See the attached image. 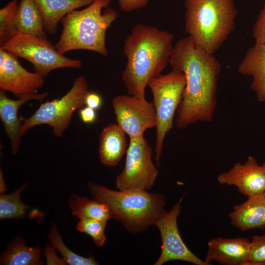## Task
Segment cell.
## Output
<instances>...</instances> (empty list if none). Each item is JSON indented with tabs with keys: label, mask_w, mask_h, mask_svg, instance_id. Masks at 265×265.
<instances>
[{
	"label": "cell",
	"mask_w": 265,
	"mask_h": 265,
	"mask_svg": "<svg viewBox=\"0 0 265 265\" xmlns=\"http://www.w3.org/2000/svg\"><path fill=\"white\" fill-rule=\"evenodd\" d=\"M117 124L130 138L144 135L156 127L157 117L153 103L145 97L130 95L115 96L111 101Z\"/></svg>",
	"instance_id": "10"
},
{
	"label": "cell",
	"mask_w": 265,
	"mask_h": 265,
	"mask_svg": "<svg viewBox=\"0 0 265 265\" xmlns=\"http://www.w3.org/2000/svg\"><path fill=\"white\" fill-rule=\"evenodd\" d=\"M0 193H4L3 192L6 190V187L1 171L0 173Z\"/></svg>",
	"instance_id": "33"
},
{
	"label": "cell",
	"mask_w": 265,
	"mask_h": 265,
	"mask_svg": "<svg viewBox=\"0 0 265 265\" xmlns=\"http://www.w3.org/2000/svg\"><path fill=\"white\" fill-rule=\"evenodd\" d=\"M79 115L81 120L86 124L94 123L97 117L96 110L87 106L80 109Z\"/></svg>",
	"instance_id": "31"
},
{
	"label": "cell",
	"mask_w": 265,
	"mask_h": 265,
	"mask_svg": "<svg viewBox=\"0 0 265 265\" xmlns=\"http://www.w3.org/2000/svg\"><path fill=\"white\" fill-rule=\"evenodd\" d=\"M18 5L17 0H12L0 9V47L17 32L16 15Z\"/></svg>",
	"instance_id": "25"
},
{
	"label": "cell",
	"mask_w": 265,
	"mask_h": 265,
	"mask_svg": "<svg viewBox=\"0 0 265 265\" xmlns=\"http://www.w3.org/2000/svg\"><path fill=\"white\" fill-rule=\"evenodd\" d=\"M69 206L72 215L79 219L92 218L107 221L112 218L108 207L95 199L73 194L70 197Z\"/></svg>",
	"instance_id": "22"
},
{
	"label": "cell",
	"mask_w": 265,
	"mask_h": 265,
	"mask_svg": "<svg viewBox=\"0 0 265 265\" xmlns=\"http://www.w3.org/2000/svg\"><path fill=\"white\" fill-rule=\"evenodd\" d=\"M112 0H94L81 10H74L61 20L62 30L55 44L61 54L74 50L108 54L106 37L107 29L118 18L117 12L108 7Z\"/></svg>",
	"instance_id": "3"
},
{
	"label": "cell",
	"mask_w": 265,
	"mask_h": 265,
	"mask_svg": "<svg viewBox=\"0 0 265 265\" xmlns=\"http://www.w3.org/2000/svg\"><path fill=\"white\" fill-rule=\"evenodd\" d=\"M102 103L101 96L97 93L89 91L85 96V105L95 110L99 109L102 105Z\"/></svg>",
	"instance_id": "30"
},
{
	"label": "cell",
	"mask_w": 265,
	"mask_h": 265,
	"mask_svg": "<svg viewBox=\"0 0 265 265\" xmlns=\"http://www.w3.org/2000/svg\"><path fill=\"white\" fill-rule=\"evenodd\" d=\"M41 250L38 247H29L19 237L13 240L2 253L0 265H37L43 264L40 260Z\"/></svg>",
	"instance_id": "21"
},
{
	"label": "cell",
	"mask_w": 265,
	"mask_h": 265,
	"mask_svg": "<svg viewBox=\"0 0 265 265\" xmlns=\"http://www.w3.org/2000/svg\"><path fill=\"white\" fill-rule=\"evenodd\" d=\"M18 32L47 38L41 12L33 0H21L16 15Z\"/></svg>",
	"instance_id": "20"
},
{
	"label": "cell",
	"mask_w": 265,
	"mask_h": 265,
	"mask_svg": "<svg viewBox=\"0 0 265 265\" xmlns=\"http://www.w3.org/2000/svg\"><path fill=\"white\" fill-rule=\"evenodd\" d=\"M106 222L92 218H82L77 225L80 232L88 235L98 247L104 245L106 240L105 229Z\"/></svg>",
	"instance_id": "26"
},
{
	"label": "cell",
	"mask_w": 265,
	"mask_h": 265,
	"mask_svg": "<svg viewBox=\"0 0 265 265\" xmlns=\"http://www.w3.org/2000/svg\"><path fill=\"white\" fill-rule=\"evenodd\" d=\"M245 265H265V235L252 237L249 254Z\"/></svg>",
	"instance_id": "27"
},
{
	"label": "cell",
	"mask_w": 265,
	"mask_h": 265,
	"mask_svg": "<svg viewBox=\"0 0 265 265\" xmlns=\"http://www.w3.org/2000/svg\"><path fill=\"white\" fill-rule=\"evenodd\" d=\"M186 83L185 75L174 70L152 79L148 83L156 113L155 159L158 165L160 164L165 137L173 128L175 114L181 101Z\"/></svg>",
	"instance_id": "6"
},
{
	"label": "cell",
	"mask_w": 265,
	"mask_h": 265,
	"mask_svg": "<svg viewBox=\"0 0 265 265\" xmlns=\"http://www.w3.org/2000/svg\"><path fill=\"white\" fill-rule=\"evenodd\" d=\"M44 77L30 72L20 63L18 57L0 48V89L18 98L36 95L44 84Z\"/></svg>",
	"instance_id": "12"
},
{
	"label": "cell",
	"mask_w": 265,
	"mask_h": 265,
	"mask_svg": "<svg viewBox=\"0 0 265 265\" xmlns=\"http://www.w3.org/2000/svg\"><path fill=\"white\" fill-rule=\"evenodd\" d=\"M185 29L194 45L213 54L234 30V0H186Z\"/></svg>",
	"instance_id": "4"
},
{
	"label": "cell",
	"mask_w": 265,
	"mask_h": 265,
	"mask_svg": "<svg viewBox=\"0 0 265 265\" xmlns=\"http://www.w3.org/2000/svg\"><path fill=\"white\" fill-rule=\"evenodd\" d=\"M44 254L48 265H66L64 260L60 259L55 254L54 248L47 246L45 248Z\"/></svg>",
	"instance_id": "32"
},
{
	"label": "cell",
	"mask_w": 265,
	"mask_h": 265,
	"mask_svg": "<svg viewBox=\"0 0 265 265\" xmlns=\"http://www.w3.org/2000/svg\"><path fill=\"white\" fill-rule=\"evenodd\" d=\"M183 197L168 212L165 211L157 220L156 225L161 238V250L155 265L179 260L197 265H211L197 257L186 245L179 231L177 218L182 209Z\"/></svg>",
	"instance_id": "11"
},
{
	"label": "cell",
	"mask_w": 265,
	"mask_h": 265,
	"mask_svg": "<svg viewBox=\"0 0 265 265\" xmlns=\"http://www.w3.org/2000/svg\"><path fill=\"white\" fill-rule=\"evenodd\" d=\"M232 225L241 231L265 228V193L248 197L229 213Z\"/></svg>",
	"instance_id": "16"
},
{
	"label": "cell",
	"mask_w": 265,
	"mask_h": 265,
	"mask_svg": "<svg viewBox=\"0 0 265 265\" xmlns=\"http://www.w3.org/2000/svg\"><path fill=\"white\" fill-rule=\"evenodd\" d=\"M89 92L88 83L83 76L77 78L70 90L60 99L41 104L29 117L22 118L21 134L39 125H48L56 137H60L68 128L74 112L85 105L84 100Z\"/></svg>",
	"instance_id": "7"
},
{
	"label": "cell",
	"mask_w": 265,
	"mask_h": 265,
	"mask_svg": "<svg viewBox=\"0 0 265 265\" xmlns=\"http://www.w3.org/2000/svg\"><path fill=\"white\" fill-rule=\"evenodd\" d=\"M252 34L255 42L265 43V3L253 26Z\"/></svg>",
	"instance_id": "28"
},
{
	"label": "cell",
	"mask_w": 265,
	"mask_h": 265,
	"mask_svg": "<svg viewBox=\"0 0 265 265\" xmlns=\"http://www.w3.org/2000/svg\"><path fill=\"white\" fill-rule=\"evenodd\" d=\"M94 0H33L43 17L46 32L56 33L58 24L70 12L88 5Z\"/></svg>",
	"instance_id": "19"
},
{
	"label": "cell",
	"mask_w": 265,
	"mask_h": 265,
	"mask_svg": "<svg viewBox=\"0 0 265 265\" xmlns=\"http://www.w3.org/2000/svg\"><path fill=\"white\" fill-rule=\"evenodd\" d=\"M152 148L144 135L130 138L125 166L116 179L119 190H149L154 185L159 171L153 162Z\"/></svg>",
	"instance_id": "9"
},
{
	"label": "cell",
	"mask_w": 265,
	"mask_h": 265,
	"mask_svg": "<svg viewBox=\"0 0 265 265\" xmlns=\"http://www.w3.org/2000/svg\"><path fill=\"white\" fill-rule=\"evenodd\" d=\"M173 38L172 33L149 25L138 24L133 27L123 46L127 63L121 79L128 94L145 97L150 80L169 63Z\"/></svg>",
	"instance_id": "2"
},
{
	"label": "cell",
	"mask_w": 265,
	"mask_h": 265,
	"mask_svg": "<svg viewBox=\"0 0 265 265\" xmlns=\"http://www.w3.org/2000/svg\"><path fill=\"white\" fill-rule=\"evenodd\" d=\"M125 134L117 123L110 124L103 129L99 153L103 164L113 166L119 163L127 149Z\"/></svg>",
	"instance_id": "18"
},
{
	"label": "cell",
	"mask_w": 265,
	"mask_h": 265,
	"mask_svg": "<svg viewBox=\"0 0 265 265\" xmlns=\"http://www.w3.org/2000/svg\"><path fill=\"white\" fill-rule=\"evenodd\" d=\"M169 64L183 73L186 83L174 123L184 129L198 121H212L217 103L218 78L221 65L213 55L197 48L189 36L174 46Z\"/></svg>",
	"instance_id": "1"
},
{
	"label": "cell",
	"mask_w": 265,
	"mask_h": 265,
	"mask_svg": "<svg viewBox=\"0 0 265 265\" xmlns=\"http://www.w3.org/2000/svg\"><path fill=\"white\" fill-rule=\"evenodd\" d=\"M26 184L21 186L14 192L5 194L0 193V218L1 219L23 218L29 207L21 200L20 194Z\"/></svg>",
	"instance_id": "23"
},
{
	"label": "cell",
	"mask_w": 265,
	"mask_h": 265,
	"mask_svg": "<svg viewBox=\"0 0 265 265\" xmlns=\"http://www.w3.org/2000/svg\"><path fill=\"white\" fill-rule=\"evenodd\" d=\"M52 246L56 249L67 264L70 265H95L98 263L92 256L84 257L70 250L64 243L61 236L54 224H53L49 234Z\"/></svg>",
	"instance_id": "24"
},
{
	"label": "cell",
	"mask_w": 265,
	"mask_h": 265,
	"mask_svg": "<svg viewBox=\"0 0 265 265\" xmlns=\"http://www.w3.org/2000/svg\"></svg>",
	"instance_id": "34"
},
{
	"label": "cell",
	"mask_w": 265,
	"mask_h": 265,
	"mask_svg": "<svg viewBox=\"0 0 265 265\" xmlns=\"http://www.w3.org/2000/svg\"><path fill=\"white\" fill-rule=\"evenodd\" d=\"M221 185L236 186L242 194L248 197L265 192V163L259 165L249 156L243 164L238 162L227 172L217 178Z\"/></svg>",
	"instance_id": "13"
},
{
	"label": "cell",
	"mask_w": 265,
	"mask_h": 265,
	"mask_svg": "<svg viewBox=\"0 0 265 265\" xmlns=\"http://www.w3.org/2000/svg\"><path fill=\"white\" fill-rule=\"evenodd\" d=\"M150 0H118L120 8L129 12L145 7Z\"/></svg>",
	"instance_id": "29"
},
{
	"label": "cell",
	"mask_w": 265,
	"mask_h": 265,
	"mask_svg": "<svg viewBox=\"0 0 265 265\" xmlns=\"http://www.w3.org/2000/svg\"><path fill=\"white\" fill-rule=\"evenodd\" d=\"M0 48L30 62L35 72L44 78L55 69L79 68L82 65L80 60L60 53L47 38L18 31Z\"/></svg>",
	"instance_id": "8"
},
{
	"label": "cell",
	"mask_w": 265,
	"mask_h": 265,
	"mask_svg": "<svg viewBox=\"0 0 265 265\" xmlns=\"http://www.w3.org/2000/svg\"><path fill=\"white\" fill-rule=\"evenodd\" d=\"M48 95V92L37 93L35 95L12 100L7 96L6 92L0 91V118L7 135L12 152L16 154L21 143V118L18 115V110L24 104L30 100L42 101Z\"/></svg>",
	"instance_id": "15"
},
{
	"label": "cell",
	"mask_w": 265,
	"mask_h": 265,
	"mask_svg": "<svg viewBox=\"0 0 265 265\" xmlns=\"http://www.w3.org/2000/svg\"><path fill=\"white\" fill-rule=\"evenodd\" d=\"M250 241L244 238H217L208 243L205 261L211 264L215 261L226 265H244L247 261Z\"/></svg>",
	"instance_id": "14"
},
{
	"label": "cell",
	"mask_w": 265,
	"mask_h": 265,
	"mask_svg": "<svg viewBox=\"0 0 265 265\" xmlns=\"http://www.w3.org/2000/svg\"><path fill=\"white\" fill-rule=\"evenodd\" d=\"M88 187L94 199L108 207L112 218L132 233L145 231L155 225L165 211L164 196L161 194L143 189L114 190L93 183Z\"/></svg>",
	"instance_id": "5"
},
{
	"label": "cell",
	"mask_w": 265,
	"mask_h": 265,
	"mask_svg": "<svg viewBox=\"0 0 265 265\" xmlns=\"http://www.w3.org/2000/svg\"><path fill=\"white\" fill-rule=\"evenodd\" d=\"M238 70L243 75L253 77L250 88L258 101L265 104V43L255 42L246 51Z\"/></svg>",
	"instance_id": "17"
}]
</instances>
